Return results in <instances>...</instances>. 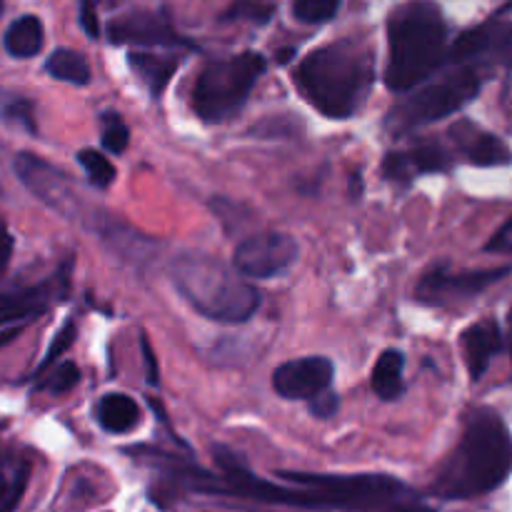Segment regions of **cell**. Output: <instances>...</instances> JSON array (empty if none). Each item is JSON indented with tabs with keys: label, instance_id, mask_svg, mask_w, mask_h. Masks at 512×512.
Here are the masks:
<instances>
[{
	"label": "cell",
	"instance_id": "obj_1",
	"mask_svg": "<svg viewBox=\"0 0 512 512\" xmlns=\"http://www.w3.org/2000/svg\"><path fill=\"white\" fill-rule=\"evenodd\" d=\"M215 460L225 473L223 480L200 473L195 478L188 470L190 488L200 493H223L235 498L260 500L273 505H293V508H353L365 510L385 505L403 493V483L388 475H313V473H280V478L295 488H283L268 480H260L235 458L230 450L215 445Z\"/></svg>",
	"mask_w": 512,
	"mask_h": 512
},
{
	"label": "cell",
	"instance_id": "obj_2",
	"mask_svg": "<svg viewBox=\"0 0 512 512\" xmlns=\"http://www.w3.org/2000/svg\"><path fill=\"white\" fill-rule=\"evenodd\" d=\"M512 473V438L495 410L475 408L465 418L463 438L440 468L430 493L468 500L493 493Z\"/></svg>",
	"mask_w": 512,
	"mask_h": 512
},
{
	"label": "cell",
	"instance_id": "obj_3",
	"mask_svg": "<svg viewBox=\"0 0 512 512\" xmlns=\"http://www.w3.org/2000/svg\"><path fill=\"white\" fill-rule=\"evenodd\" d=\"M293 80L320 115L348 120L368 103L375 85V55L360 40H338L305 55Z\"/></svg>",
	"mask_w": 512,
	"mask_h": 512
},
{
	"label": "cell",
	"instance_id": "obj_4",
	"mask_svg": "<svg viewBox=\"0 0 512 512\" xmlns=\"http://www.w3.org/2000/svg\"><path fill=\"white\" fill-rule=\"evenodd\" d=\"M448 63V25L433 0H410L388 18V65L385 85L390 93H410L435 70Z\"/></svg>",
	"mask_w": 512,
	"mask_h": 512
},
{
	"label": "cell",
	"instance_id": "obj_5",
	"mask_svg": "<svg viewBox=\"0 0 512 512\" xmlns=\"http://www.w3.org/2000/svg\"><path fill=\"white\" fill-rule=\"evenodd\" d=\"M175 290L208 320L238 325L253 318L260 308V293L218 258L203 253H183L170 263Z\"/></svg>",
	"mask_w": 512,
	"mask_h": 512
},
{
	"label": "cell",
	"instance_id": "obj_6",
	"mask_svg": "<svg viewBox=\"0 0 512 512\" xmlns=\"http://www.w3.org/2000/svg\"><path fill=\"white\" fill-rule=\"evenodd\" d=\"M453 68L445 70L440 78L423 80L413 95L395 105L388 113V130L393 135H405L415 128L443 120L458 113L460 108L478 98L483 88V75L473 63H450Z\"/></svg>",
	"mask_w": 512,
	"mask_h": 512
},
{
	"label": "cell",
	"instance_id": "obj_7",
	"mask_svg": "<svg viewBox=\"0 0 512 512\" xmlns=\"http://www.w3.org/2000/svg\"><path fill=\"white\" fill-rule=\"evenodd\" d=\"M268 63L255 50L213 60L200 70L193 85V110L203 123H225L240 113L253 93L255 83L265 73Z\"/></svg>",
	"mask_w": 512,
	"mask_h": 512
},
{
	"label": "cell",
	"instance_id": "obj_8",
	"mask_svg": "<svg viewBox=\"0 0 512 512\" xmlns=\"http://www.w3.org/2000/svg\"><path fill=\"white\" fill-rule=\"evenodd\" d=\"M298 260V243L288 233L250 235L235 248L233 265L248 278H278Z\"/></svg>",
	"mask_w": 512,
	"mask_h": 512
},
{
	"label": "cell",
	"instance_id": "obj_9",
	"mask_svg": "<svg viewBox=\"0 0 512 512\" xmlns=\"http://www.w3.org/2000/svg\"><path fill=\"white\" fill-rule=\"evenodd\" d=\"M15 175L20 183L50 210L60 213L63 218H80V200L78 193L70 185L68 175L55 170L53 165L40 160L33 153H20L15 158Z\"/></svg>",
	"mask_w": 512,
	"mask_h": 512
},
{
	"label": "cell",
	"instance_id": "obj_10",
	"mask_svg": "<svg viewBox=\"0 0 512 512\" xmlns=\"http://www.w3.org/2000/svg\"><path fill=\"white\" fill-rule=\"evenodd\" d=\"M512 273L510 265L505 268H490V270H468V273H453L445 265H435L433 270L420 278L418 288H415V298L420 303H445L453 298H473L495 285L498 280L508 278Z\"/></svg>",
	"mask_w": 512,
	"mask_h": 512
},
{
	"label": "cell",
	"instance_id": "obj_11",
	"mask_svg": "<svg viewBox=\"0 0 512 512\" xmlns=\"http://www.w3.org/2000/svg\"><path fill=\"white\" fill-rule=\"evenodd\" d=\"M448 63H490L512 68V23H485L465 30L448 50Z\"/></svg>",
	"mask_w": 512,
	"mask_h": 512
},
{
	"label": "cell",
	"instance_id": "obj_12",
	"mask_svg": "<svg viewBox=\"0 0 512 512\" xmlns=\"http://www.w3.org/2000/svg\"><path fill=\"white\" fill-rule=\"evenodd\" d=\"M108 38L115 45H143V48H165L178 50L190 48V40L183 38L173 25L155 13L135 10V13L120 15L110 20Z\"/></svg>",
	"mask_w": 512,
	"mask_h": 512
},
{
	"label": "cell",
	"instance_id": "obj_13",
	"mask_svg": "<svg viewBox=\"0 0 512 512\" xmlns=\"http://www.w3.org/2000/svg\"><path fill=\"white\" fill-rule=\"evenodd\" d=\"M335 368L328 358L310 355V358L290 360L273 373V388L285 400H313L333 385Z\"/></svg>",
	"mask_w": 512,
	"mask_h": 512
},
{
	"label": "cell",
	"instance_id": "obj_14",
	"mask_svg": "<svg viewBox=\"0 0 512 512\" xmlns=\"http://www.w3.org/2000/svg\"><path fill=\"white\" fill-rule=\"evenodd\" d=\"M450 165H453V160L438 143H423L410 150L388 153L383 163V173L393 183L408 185L410 180L423 173H445V170H450Z\"/></svg>",
	"mask_w": 512,
	"mask_h": 512
},
{
	"label": "cell",
	"instance_id": "obj_15",
	"mask_svg": "<svg viewBox=\"0 0 512 512\" xmlns=\"http://www.w3.org/2000/svg\"><path fill=\"white\" fill-rule=\"evenodd\" d=\"M450 138H453L455 148L463 153L468 163L480 165V168H498V165H510L512 153L508 145L498 138V135L488 133V130L478 128L470 120H460L450 128Z\"/></svg>",
	"mask_w": 512,
	"mask_h": 512
},
{
	"label": "cell",
	"instance_id": "obj_16",
	"mask_svg": "<svg viewBox=\"0 0 512 512\" xmlns=\"http://www.w3.org/2000/svg\"><path fill=\"white\" fill-rule=\"evenodd\" d=\"M463 353L473 383L483 380L495 355L503 350V330L495 320H480L463 333Z\"/></svg>",
	"mask_w": 512,
	"mask_h": 512
},
{
	"label": "cell",
	"instance_id": "obj_17",
	"mask_svg": "<svg viewBox=\"0 0 512 512\" xmlns=\"http://www.w3.org/2000/svg\"><path fill=\"white\" fill-rule=\"evenodd\" d=\"M58 280H48V283L35 285V288L18 290V293H0V328L43 315L55 300V295H60Z\"/></svg>",
	"mask_w": 512,
	"mask_h": 512
},
{
	"label": "cell",
	"instance_id": "obj_18",
	"mask_svg": "<svg viewBox=\"0 0 512 512\" xmlns=\"http://www.w3.org/2000/svg\"><path fill=\"white\" fill-rule=\"evenodd\" d=\"M180 60H183L180 53H150V50H130L128 55V65L153 98H160L168 88L170 78L180 68Z\"/></svg>",
	"mask_w": 512,
	"mask_h": 512
},
{
	"label": "cell",
	"instance_id": "obj_19",
	"mask_svg": "<svg viewBox=\"0 0 512 512\" xmlns=\"http://www.w3.org/2000/svg\"><path fill=\"white\" fill-rule=\"evenodd\" d=\"M95 418H98L100 428H103L105 433L123 435L130 433V430L140 423V408L130 395L108 393L100 398Z\"/></svg>",
	"mask_w": 512,
	"mask_h": 512
},
{
	"label": "cell",
	"instance_id": "obj_20",
	"mask_svg": "<svg viewBox=\"0 0 512 512\" xmlns=\"http://www.w3.org/2000/svg\"><path fill=\"white\" fill-rule=\"evenodd\" d=\"M405 355L390 348L378 358L373 368V390L380 400H398L405 390Z\"/></svg>",
	"mask_w": 512,
	"mask_h": 512
},
{
	"label": "cell",
	"instance_id": "obj_21",
	"mask_svg": "<svg viewBox=\"0 0 512 512\" xmlns=\"http://www.w3.org/2000/svg\"><path fill=\"white\" fill-rule=\"evenodd\" d=\"M43 40V23L35 15H23V18L10 23L3 45L13 58H33L43 50Z\"/></svg>",
	"mask_w": 512,
	"mask_h": 512
},
{
	"label": "cell",
	"instance_id": "obj_22",
	"mask_svg": "<svg viewBox=\"0 0 512 512\" xmlns=\"http://www.w3.org/2000/svg\"><path fill=\"white\" fill-rule=\"evenodd\" d=\"M45 70L50 73V78L63 80V83L70 85H88L90 78H93V75H90L88 60L68 48L55 50L48 58V63H45Z\"/></svg>",
	"mask_w": 512,
	"mask_h": 512
},
{
	"label": "cell",
	"instance_id": "obj_23",
	"mask_svg": "<svg viewBox=\"0 0 512 512\" xmlns=\"http://www.w3.org/2000/svg\"><path fill=\"white\" fill-rule=\"evenodd\" d=\"M30 478V465L20 463L15 465L10 473L0 475V512H13L18 508L20 498L25 493V485Z\"/></svg>",
	"mask_w": 512,
	"mask_h": 512
},
{
	"label": "cell",
	"instance_id": "obj_24",
	"mask_svg": "<svg viewBox=\"0 0 512 512\" xmlns=\"http://www.w3.org/2000/svg\"><path fill=\"white\" fill-rule=\"evenodd\" d=\"M78 163L83 165V170L88 173V180L95 188H110L115 180V165L105 158L100 150L85 148L78 153Z\"/></svg>",
	"mask_w": 512,
	"mask_h": 512
},
{
	"label": "cell",
	"instance_id": "obj_25",
	"mask_svg": "<svg viewBox=\"0 0 512 512\" xmlns=\"http://www.w3.org/2000/svg\"><path fill=\"white\" fill-rule=\"evenodd\" d=\"M0 120H5L8 125H15V128L28 130V133H35V130H38V125H35L33 103H30L28 98H20V95L0 98Z\"/></svg>",
	"mask_w": 512,
	"mask_h": 512
},
{
	"label": "cell",
	"instance_id": "obj_26",
	"mask_svg": "<svg viewBox=\"0 0 512 512\" xmlns=\"http://www.w3.org/2000/svg\"><path fill=\"white\" fill-rule=\"evenodd\" d=\"M343 0H293V15L300 23H328L338 15Z\"/></svg>",
	"mask_w": 512,
	"mask_h": 512
},
{
	"label": "cell",
	"instance_id": "obj_27",
	"mask_svg": "<svg viewBox=\"0 0 512 512\" xmlns=\"http://www.w3.org/2000/svg\"><path fill=\"white\" fill-rule=\"evenodd\" d=\"M100 123H103L105 150H110V153H115V155L123 153L130 143V130H128V125L123 123V118H120L118 113H103Z\"/></svg>",
	"mask_w": 512,
	"mask_h": 512
},
{
	"label": "cell",
	"instance_id": "obj_28",
	"mask_svg": "<svg viewBox=\"0 0 512 512\" xmlns=\"http://www.w3.org/2000/svg\"><path fill=\"white\" fill-rule=\"evenodd\" d=\"M80 383V368L75 363H63L38 385V390L43 393H53V395H63L68 390H73L75 385Z\"/></svg>",
	"mask_w": 512,
	"mask_h": 512
},
{
	"label": "cell",
	"instance_id": "obj_29",
	"mask_svg": "<svg viewBox=\"0 0 512 512\" xmlns=\"http://www.w3.org/2000/svg\"><path fill=\"white\" fill-rule=\"evenodd\" d=\"M75 333H78V328H75L73 320H68V323H65L63 328L58 330V335H55V338H53V343L48 345V350H45L43 360H40V365H38V368H35V375H43L45 370H48L50 365H53L55 360L60 358V355L68 353V348H70V345H73V340H75Z\"/></svg>",
	"mask_w": 512,
	"mask_h": 512
},
{
	"label": "cell",
	"instance_id": "obj_30",
	"mask_svg": "<svg viewBox=\"0 0 512 512\" xmlns=\"http://www.w3.org/2000/svg\"><path fill=\"white\" fill-rule=\"evenodd\" d=\"M275 8L273 5H260L253 3V0H240L235 3L228 13L223 15V20H253V23H268L273 18Z\"/></svg>",
	"mask_w": 512,
	"mask_h": 512
},
{
	"label": "cell",
	"instance_id": "obj_31",
	"mask_svg": "<svg viewBox=\"0 0 512 512\" xmlns=\"http://www.w3.org/2000/svg\"><path fill=\"white\" fill-rule=\"evenodd\" d=\"M310 413L315 415V418H333L335 413H338V395L333 393V390H323L320 395H315L313 400H310Z\"/></svg>",
	"mask_w": 512,
	"mask_h": 512
},
{
	"label": "cell",
	"instance_id": "obj_32",
	"mask_svg": "<svg viewBox=\"0 0 512 512\" xmlns=\"http://www.w3.org/2000/svg\"><path fill=\"white\" fill-rule=\"evenodd\" d=\"M95 5H98V0H80V25H83V30L90 35V38H98L100 33Z\"/></svg>",
	"mask_w": 512,
	"mask_h": 512
},
{
	"label": "cell",
	"instance_id": "obj_33",
	"mask_svg": "<svg viewBox=\"0 0 512 512\" xmlns=\"http://www.w3.org/2000/svg\"><path fill=\"white\" fill-rule=\"evenodd\" d=\"M485 250H488V253H512V220H508V223L490 238Z\"/></svg>",
	"mask_w": 512,
	"mask_h": 512
},
{
	"label": "cell",
	"instance_id": "obj_34",
	"mask_svg": "<svg viewBox=\"0 0 512 512\" xmlns=\"http://www.w3.org/2000/svg\"><path fill=\"white\" fill-rule=\"evenodd\" d=\"M140 348H143V358H145V368H148V375H145V378H148V385H158V380H160V375H158V360H155V353H153V348H150V343H148V338H140Z\"/></svg>",
	"mask_w": 512,
	"mask_h": 512
},
{
	"label": "cell",
	"instance_id": "obj_35",
	"mask_svg": "<svg viewBox=\"0 0 512 512\" xmlns=\"http://www.w3.org/2000/svg\"><path fill=\"white\" fill-rule=\"evenodd\" d=\"M10 250H13V240H10V235L0 228V275H3L5 265H8L10 260Z\"/></svg>",
	"mask_w": 512,
	"mask_h": 512
},
{
	"label": "cell",
	"instance_id": "obj_36",
	"mask_svg": "<svg viewBox=\"0 0 512 512\" xmlns=\"http://www.w3.org/2000/svg\"><path fill=\"white\" fill-rule=\"evenodd\" d=\"M20 330H23V325H10V328H5L3 333H0V348H5L8 343H13V340L20 335Z\"/></svg>",
	"mask_w": 512,
	"mask_h": 512
},
{
	"label": "cell",
	"instance_id": "obj_37",
	"mask_svg": "<svg viewBox=\"0 0 512 512\" xmlns=\"http://www.w3.org/2000/svg\"><path fill=\"white\" fill-rule=\"evenodd\" d=\"M385 512H435V510H430V508H423V505H400V508L385 510Z\"/></svg>",
	"mask_w": 512,
	"mask_h": 512
},
{
	"label": "cell",
	"instance_id": "obj_38",
	"mask_svg": "<svg viewBox=\"0 0 512 512\" xmlns=\"http://www.w3.org/2000/svg\"><path fill=\"white\" fill-rule=\"evenodd\" d=\"M293 55H295V50H293V48H285V50H280L278 60H280V63H288V60L293 58Z\"/></svg>",
	"mask_w": 512,
	"mask_h": 512
},
{
	"label": "cell",
	"instance_id": "obj_39",
	"mask_svg": "<svg viewBox=\"0 0 512 512\" xmlns=\"http://www.w3.org/2000/svg\"><path fill=\"white\" fill-rule=\"evenodd\" d=\"M350 185H353V193L360 195V190H363V188H360V175H355V178L350 180Z\"/></svg>",
	"mask_w": 512,
	"mask_h": 512
},
{
	"label": "cell",
	"instance_id": "obj_40",
	"mask_svg": "<svg viewBox=\"0 0 512 512\" xmlns=\"http://www.w3.org/2000/svg\"><path fill=\"white\" fill-rule=\"evenodd\" d=\"M508 335H510V355H512V310L508 315Z\"/></svg>",
	"mask_w": 512,
	"mask_h": 512
},
{
	"label": "cell",
	"instance_id": "obj_41",
	"mask_svg": "<svg viewBox=\"0 0 512 512\" xmlns=\"http://www.w3.org/2000/svg\"><path fill=\"white\" fill-rule=\"evenodd\" d=\"M503 10H512V0H510V3L508 5H505V8Z\"/></svg>",
	"mask_w": 512,
	"mask_h": 512
},
{
	"label": "cell",
	"instance_id": "obj_42",
	"mask_svg": "<svg viewBox=\"0 0 512 512\" xmlns=\"http://www.w3.org/2000/svg\"><path fill=\"white\" fill-rule=\"evenodd\" d=\"M0 15H3V0H0Z\"/></svg>",
	"mask_w": 512,
	"mask_h": 512
}]
</instances>
